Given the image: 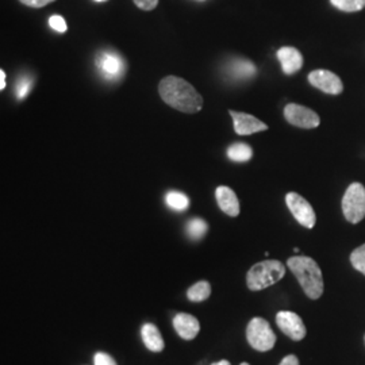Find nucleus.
I'll return each mask as SVG.
<instances>
[{
    "label": "nucleus",
    "instance_id": "f3484780",
    "mask_svg": "<svg viewBox=\"0 0 365 365\" xmlns=\"http://www.w3.org/2000/svg\"><path fill=\"white\" fill-rule=\"evenodd\" d=\"M252 156H253L252 148L244 143H235V144L230 145L227 149V157L235 163H245V161H249Z\"/></svg>",
    "mask_w": 365,
    "mask_h": 365
},
{
    "label": "nucleus",
    "instance_id": "dca6fc26",
    "mask_svg": "<svg viewBox=\"0 0 365 365\" xmlns=\"http://www.w3.org/2000/svg\"><path fill=\"white\" fill-rule=\"evenodd\" d=\"M232 76L235 78H250L256 75V66L249 60H237L230 64L229 68Z\"/></svg>",
    "mask_w": 365,
    "mask_h": 365
},
{
    "label": "nucleus",
    "instance_id": "9d476101",
    "mask_svg": "<svg viewBox=\"0 0 365 365\" xmlns=\"http://www.w3.org/2000/svg\"><path fill=\"white\" fill-rule=\"evenodd\" d=\"M229 114L233 118L235 122V130L238 135H250L259 131L268 130V125H265L264 122H261L260 119H257L250 114L245 113H237L230 110Z\"/></svg>",
    "mask_w": 365,
    "mask_h": 365
},
{
    "label": "nucleus",
    "instance_id": "1a4fd4ad",
    "mask_svg": "<svg viewBox=\"0 0 365 365\" xmlns=\"http://www.w3.org/2000/svg\"><path fill=\"white\" fill-rule=\"evenodd\" d=\"M309 81L315 88L330 95H339L344 90L341 78L327 69H317L309 75Z\"/></svg>",
    "mask_w": 365,
    "mask_h": 365
},
{
    "label": "nucleus",
    "instance_id": "c756f323",
    "mask_svg": "<svg viewBox=\"0 0 365 365\" xmlns=\"http://www.w3.org/2000/svg\"><path fill=\"white\" fill-rule=\"evenodd\" d=\"M211 365H230V363L227 360H221V361H217V363H212Z\"/></svg>",
    "mask_w": 365,
    "mask_h": 365
},
{
    "label": "nucleus",
    "instance_id": "9b49d317",
    "mask_svg": "<svg viewBox=\"0 0 365 365\" xmlns=\"http://www.w3.org/2000/svg\"><path fill=\"white\" fill-rule=\"evenodd\" d=\"M96 66L107 78H117L123 75L125 63L117 53L101 52L96 56Z\"/></svg>",
    "mask_w": 365,
    "mask_h": 365
},
{
    "label": "nucleus",
    "instance_id": "4468645a",
    "mask_svg": "<svg viewBox=\"0 0 365 365\" xmlns=\"http://www.w3.org/2000/svg\"><path fill=\"white\" fill-rule=\"evenodd\" d=\"M215 197L220 209L229 217H237L240 214V202L235 191L229 187L221 185L215 191Z\"/></svg>",
    "mask_w": 365,
    "mask_h": 365
},
{
    "label": "nucleus",
    "instance_id": "6ab92c4d",
    "mask_svg": "<svg viewBox=\"0 0 365 365\" xmlns=\"http://www.w3.org/2000/svg\"><path fill=\"white\" fill-rule=\"evenodd\" d=\"M165 202L170 209L176 210V211H184L190 207L188 196L184 195L182 192H178V191L168 192L165 196Z\"/></svg>",
    "mask_w": 365,
    "mask_h": 365
},
{
    "label": "nucleus",
    "instance_id": "5701e85b",
    "mask_svg": "<svg viewBox=\"0 0 365 365\" xmlns=\"http://www.w3.org/2000/svg\"><path fill=\"white\" fill-rule=\"evenodd\" d=\"M351 262L353 268H356L359 272L365 274V244L354 249L351 255Z\"/></svg>",
    "mask_w": 365,
    "mask_h": 365
},
{
    "label": "nucleus",
    "instance_id": "f03ea898",
    "mask_svg": "<svg viewBox=\"0 0 365 365\" xmlns=\"http://www.w3.org/2000/svg\"><path fill=\"white\" fill-rule=\"evenodd\" d=\"M288 268L295 274L304 294L310 299H318L324 294V277L319 265L307 256H294L287 261Z\"/></svg>",
    "mask_w": 365,
    "mask_h": 365
},
{
    "label": "nucleus",
    "instance_id": "423d86ee",
    "mask_svg": "<svg viewBox=\"0 0 365 365\" xmlns=\"http://www.w3.org/2000/svg\"><path fill=\"white\" fill-rule=\"evenodd\" d=\"M286 203L288 209L292 212L294 218L299 222L302 226L307 229H313L317 222V215L313 206L299 194L297 192H288L286 196Z\"/></svg>",
    "mask_w": 365,
    "mask_h": 365
},
{
    "label": "nucleus",
    "instance_id": "7ed1b4c3",
    "mask_svg": "<svg viewBox=\"0 0 365 365\" xmlns=\"http://www.w3.org/2000/svg\"><path fill=\"white\" fill-rule=\"evenodd\" d=\"M286 274V267L277 260H265L255 264L247 274L250 291H261L280 282Z\"/></svg>",
    "mask_w": 365,
    "mask_h": 365
},
{
    "label": "nucleus",
    "instance_id": "20e7f679",
    "mask_svg": "<svg viewBox=\"0 0 365 365\" xmlns=\"http://www.w3.org/2000/svg\"><path fill=\"white\" fill-rule=\"evenodd\" d=\"M247 339L250 346L259 352L271 351L276 344V336L268 321L253 318L247 327Z\"/></svg>",
    "mask_w": 365,
    "mask_h": 365
},
{
    "label": "nucleus",
    "instance_id": "cd10ccee",
    "mask_svg": "<svg viewBox=\"0 0 365 365\" xmlns=\"http://www.w3.org/2000/svg\"><path fill=\"white\" fill-rule=\"evenodd\" d=\"M279 365H299V360L295 354H288L280 361Z\"/></svg>",
    "mask_w": 365,
    "mask_h": 365
},
{
    "label": "nucleus",
    "instance_id": "c85d7f7f",
    "mask_svg": "<svg viewBox=\"0 0 365 365\" xmlns=\"http://www.w3.org/2000/svg\"><path fill=\"white\" fill-rule=\"evenodd\" d=\"M6 88V72L0 69V90Z\"/></svg>",
    "mask_w": 365,
    "mask_h": 365
},
{
    "label": "nucleus",
    "instance_id": "393cba45",
    "mask_svg": "<svg viewBox=\"0 0 365 365\" xmlns=\"http://www.w3.org/2000/svg\"><path fill=\"white\" fill-rule=\"evenodd\" d=\"M95 365H117V361L105 352H98L93 357Z\"/></svg>",
    "mask_w": 365,
    "mask_h": 365
},
{
    "label": "nucleus",
    "instance_id": "a211bd4d",
    "mask_svg": "<svg viewBox=\"0 0 365 365\" xmlns=\"http://www.w3.org/2000/svg\"><path fill=\"white\" fill-rule=\"evenodd\" d=\"M210 295H211V284L206 280L197 282L187 291V298L191 302H203L209 299Z\"/></svg>",
    "mask_w": 365,
    "mask_h": 365
},
{
    "label": "nucleus",
    "instance_id": "f8f14e48",
    "mask_svg": "<svg viewBox=\"0 0 365 365\" xmlns=\"http://www.w3.org/2000/svg\"><path fill=\"white\" fill-rule=\"evenodd\" d=\"M173 327L182 339H195L200 331V324L191 314L179 313L173 318Z\"/></svg>",
    "mask_w": 365,
    "mask_h": 365
},
{
    "label": "nucleus",
    "instance_id": "bb28decb",
    "mask_svg": "<svg viewBox=\"0 0 365 365\" xmlns=\"http://www.w3.org/2000/svg\"><path fill=\"white\" fill-rule=\"evenodd\" d=\"M22 4H25L27 7H33V9H42L48 4H51L56 0H19Z\"/></svg>",
    "mask_w": 365,
    "mask_h": 365
},
{
    "label": "nucleus",
    "instance_id": "f257e3e1",
    "mask_svg": "<svg viewBox=\"0 0 365 365\" xmlns=\"http://www.w3.org/2000/svg\"><path fill=\"white\" fill-rule=\"evenodd\" d=\"M161 99L167 105L185 114H196L203 108V98L195 88L178 76H167L158 84Z\"/></svg>",
    "mask_w": 365,
    "mask_h": 365
},
{
    "label": "nucleus",
    "instance_id": "0eeeda50",
    "mask_svg": "<svg viewBox=\"0 0 365 365\" xmlns=\"http://www.w3.org/2000/svg\"><path fill=\"white\" fill-rule=\"evenodd\" d=\"M284 118L288 122L300 129H315L321 123L318 114L304 106L289 103L284 108Z\"/></svg>",
    "mask_w": 365,
    "mask_h": 365
},
{
    "label": "nucleus",
    "instance_id": "6e6552de",
    "mask_svg": "<svg viewBox=\"0 0 365 365\" xmlns=\"http://www.w3.org/2000/svg\"><path fill=\"white\" fill-rule=\"evenodd\" d=\"M276 324L287 337L294 341H300L306 337V327L298 314L280 312L276 315Z\"/></svg>",
    "mask_w": 365,
    "mask_h": 365
},
{
    "label": "nucleus",
    "instance_id": "aec40b11",
    "mask_svg": "<svg viewBox=\"0 0 365 365\" xmlns=\"http://www.w3.org/2000/svg\"><path fill=\"white\" fill-rule=\"evenodd\" d=\"M209 226L207 223L200 220V218H194L187 223V235L191 240H200L207 233Z\"/></svg>",
    "mask_w": 365,
    "mask_h": 365
},
{
    "label": "nucleus",
    "instance_id": "2eb2a0df",
    "mask_svg": "<svg viewBox=\"0 0 365 365\" xmlns=\"http://www.w3.org/2000/svg\"><path fill=\"white\" fill-rule=\"evenodd\" d=\"M141 336H143V341H144L145 346L152 351V352H161L165 346L164 344V339L160 333V330L157 329L156 325L153 324H145L143 329H141Z\"/></svg>",
    "mask_w": 365,
    "mask_h": 365
},
{
    "label": "nucleus",
    "instance_id": "2f4dec72",
    "mask_svg": "<svg viewBox=\"0 0 365 365\" xmlns=\"http://www.w3.org/2000/svg\"><path fill=\"white\" fill-rule=\"evenodd\" d=\"M240 365H249L248 363H242V364H240Z\"/></svg>",
    "mask_w": 365,
    "mask_h": 365
},
{
    "label": "nucleus",
    "instance_id": "b1692460",
    "mask_svg": "<svg viewBox=\"0 0 365 365\" xmlns=\"http://www.w3.org/2000/svg\"><path fill=\"white\" fill-rule=\"evenodd\" d=\"M49 26L58 33H66V29H68L66 19L61 15H52L49 18Z\"/></svg>",
    "mask_w": 365,
    "mask_h": 365
},
{
    "label": "nucleus",
    "instance_id": "4be33fe9",
    "mask_svg": "<svg viewBox=\"0 0 365 365\" xmlns=\"http://www.w3.org/2000/svg\"><path fill=\"white\" fill-rule=\"evenodd\" d=\"M30 87H31V78L29 76H22V78H18V81L15 83V88H14L16 99L18 101L25 99L30 92Z\"/></svg>",
    "mask_w": 365,
    "mask_h": 365
},
{
    "label": "nucleus",
    "instance_id": "473e14b6",
    "mask_svg": "<svg viewBox=\"0 0 365 365\" xmlns=\"http://www.w3.org/2000/svg\"><path fill=\"white\" fill-rule=\"evenodd\" d=\"M197 1H205V0H197Z\"/></svg>",
    "mask_w": 365,
    "mask_h": 365
},
{
    "label": "nucleus",
    "instance_id": "a878e982",
    "mask_svg": "<svg viewBox=\"0 0 365 365\" xmlns=\"http://www.w3.org/2000/svg\"><path fill=\"white\" fill-rule=\"evenodd\" d=\"M133 3L144 11H152L156 9L158 0H133Z\"/></svg>",
    "mask_w": 365,
    "mask_h": 365
},
{
    "label": "nucleus",
    "instance_id": "7c9ffc66",
    "mask_svg": "<svg viewBox=\"0 0 365 365\" xmlns=\"http://www.w3.org/2000/svg\"><path fill=\"white\" fill-rule=\"evenodd\" d=\"M95 1H106V0H95Z\"/></svg>",
    "mask_w": 365,
    "mask_h": 365
},
{
    "label": "nucleus",
    "instance_id": "ddd939ff",
    "mask_svg": "<svg viewBox=\"0 0 365 365\" xmlns=\"http://www.w3.org/2000/svg\"><path fill=\"white\" fill-rule=\"evenodd\" d=\"M277 60L280 61L283 72L286 75H294L303 66L302 53L292 46H283L277 51Z\"/></svg>",
    "mask_w": 365,
    "mask_h": 365
},
{
    "label": "nucleus",
    "instance_id": "412c9836",
    "mask_svg": "<svg viewBox=\"0 0 365 365\" xmlns=\"http://www.w3.org/2000/svg\"><path fill=\"white\" fill-rule=\"evenodd\" d=\"M330 3L345 13H356L365 7V0H330Z\"/></svg>",
    "mask_w": 365,
    "mask_h": 365
},
{
    "label": "nucleus",
    "instance_id": "39448f33",
    "mask_svg": "<svg viewBox=\"0 0 365 365\" xmlns=\"http://www.w3.org/2000/svg\"><path fill=\"white\" fill-rule=\"evenodd\" d=\"M344 215L351 223H359L365 217V187L360 182H353L342 197Z\"/></svg>",
    "mask_w": 365,
    "mask_h": 365
}]
</instances>
